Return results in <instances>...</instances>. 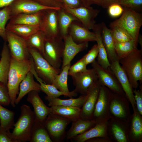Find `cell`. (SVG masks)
<instances>
[{
	"label": "cell",
	"mask_w": 142,
	"mask_h": 142,
	"mask_svg": "<svg viewBox=\"0 0 142 142\" xmlns=\"http://www.w3.org/2000/svg\"><path fill=\"white\" fill-rule=\"evenodd\" d=\"M33 66L32 57L30 59L24 61H18L11 57L7 88L10 104L13 107L16 106L15 102L20 83Z\"/></svg>",
	"instance_id": "cell-1"
},
{
	"label": "cell",
	"mask_w": 142,
	"mask_h": 142,
	"mask_svg": "<svg viewBox=\"0 0 142 142\" xmlns=\"http://www.w3.org/2000/svg\"><path fill=\"white\" fill-rule=\"evenodd\" d=\"M119 63L133 89L142 82V49H138L119 59Z\"/></svg>",
	"instance_id": "cell-2"
},
{
	"label": "cell",
	"mask_w": 142,
	"mask_h": 142,
	"mask_svg": "<svg viewBox=\"0 0 142 142\" xmlns=\"http://www.w3.org/2000/svg\"><path fill=\"white\" fill-rule=\"evenodd\" d=\"M20 109V116L14 123L11 133L12 137L16 142L29 141L36 119L34 113L29 106L23 104Z\"/></svg>",
	"instance_id": "cell-3"
},
{
	"label": "cell",
	"mask_w": 142,
	"mask_h": 142,
	"mask_svg": "<svg viewBox=\"0 0 142 142\" xmlns=\"http://www.w3.org/2000/svg\"><path fill=\"white\" fill-rule=\"evenodd\" d=\"M123 11L119 19L111 22L110 28L119 26L125 29L138 43L140 29L142 25V14L130 8L123 7Z\"/></svg>",
	"instance_id": "cell-4"
},
{
	"label": "cell",
	"mask_w": 142,
	"mask_h": 142,
	"mask_svg": "<svg viewBox=\"0 0 142 142\" xmlns=\"http://www.w3.org/2000/svg\"><path fill=\"white\" fill-rule=\"evenodd\" d=\"M28 49L33 60L34 69L38 76L44 83L52 84L61 70L53 67L37 49Z\"/></svg>",
	"instance_id": "cell-5"
},
{
	"label": "cell",
	"mask_w": 142,
	"mask_h": 142,
	"mask_svg": "<svg viewBox=\"0 0 142 142\" xmlns=\"http://www.w3.org/2000/svg\"><path fill=\"white\" fill-rule=\"evenodd\" d=\"M110 91L109 104L110 119L129 124L131 115L129 100L126 96Z\"/></svg>",
	"instance_id": "cell-6"
},
{
	"label": "cell",
	"mask_w": 142,
	"mask_h": 142,
	"mask_svg": "<svg viewBox=\"0 0 142 142\" xmlns=\"http://www.w3.org/2000/svg\"><path fill=\"white\" fill-rule=\"evenodd\" d=\"M64 47L63 39L60 37L46 38L42 56L53 67L60 70Z\"/></svg>",
	"instance_id": "cell-7"
},
{
	"label": "cell",
	"mask_w": 142,
	"mask_h": 142,
	"mask_svg": "<svg viewBox=\"0 0 142 142\" xmlns=\"http://www.w3.org/2000/svg\"><path fill=\"white\" fill-rule=\"evenodd\" d=\"M71 122L68 119L50 113L44 124L52 141L58 142L65 138L66 128Z\"/></svg>",
	"instance_id": "cell-8"
},
{
	"label": "cell",
	"mask_w": 142,
	"mask_h": 142,
	"mask_svg": "<svg viewBox=\"0 0 142 142\" xmlns=\"http://www.w3.org/2000/svg\"><path fill=\"white\" fill-rule=\"evenodd\" d=\"M6 35L12 58L19 61L26 60L31 58V56L26 40L7 30Z\"/></svg>",
	"instance_id": "cell-9"
},
{
	"label": "cell",
	"mask_w": 142,
	"mask_h": 142,
	"mask_svg": "<svg viewBox=\"0 0 142 142\" xmlns=\"http://www.w3.org/2000/svg\"><path fill=\"white\" fill-rule=\"evenodd\" d=\"M110 93L108 88L101 85L92 119L97 124L106 122L110 119L109 113Z\"/></svg>",
	"instance_id": "cell-10"
},
{
	"label": "cell",
	"mask_w": 142,
	"mask_h": 142,
	"mask_svg": "<svg viewBox=\"0 0 142 142\" xmlns=\"http://www.w3.org/2000/svg\"><path fill=\"white\" fill-rule=\"evenodd\" d=\"M91 64L92 68L97 75L101 85L106 87L115 93L126 96L120 84L110 68H103L95 60Z\"/></svg>",
	"instance_id": "cell-11"
},
{
	"label": "cell",
	"mask_w": 142,
	"mask_h": 142,
	"mask_svg": "<svg viewBox=\"0 0 142 142\" xmlns=\"http://www.w3.org/2000/svg\"><path fill=\"white\" fill-rule=\"evenodd\" d=\"M77 93L86 95L99 82L97 75L94 69H87L85 71L71 76Z\"/></svg>",
	"instance_id": "cell-12"
},
{
	"label": "cell",
	"mask_w": 142,
	"mask_h": 142,
	"mask_svg": "<svg viewBox=\"0 0 142 142\" xmlns=\"http://www.w3.org/2000/svg\"><path fill=\"white\" fill-rule=\"evenodd\" d=\"M63 8L74 16L83 25L89 30L93 29L96 24L95 19L100 12L99 10L94 9L91 6L84 5L71 8L64 4Z\"/></svg>",
	"instance_id": "cell-13"
},
{
	"label": "cell",
	"mask_w": 142,
	"mask_h": 142,
	"mask_svg": "<svg viewBox=\"0 0 142 142\" xmlns=\"http://www.w3.org/2000/svg\"><path fill=\"white\" fill-rule=\"evenodd\" d=\"M110 68L120 84L126 98L132 106L133 111L136 109V106L134 99L132 87L128 78L122 68L119 60L110 63Z\"/></svg>",
	"instance_id": "cell-14"
},
{
	"label": "cell",
	"mask_w": 142,
	"mask_h": 142,
	"mask_svg": "<svg viewBox=\"0 0 142 142\" xmlns=\"http://www.w3.org/2000/svg\"><path fill=\"white\" fill-rule=\"evenodd\" d=\"M58 10L52 9L43 10L40 30L44 33L46 38L59 37L58 20Z\"/></svg>",
	"instance_id": "cell-15"
},
{
	"label": "cell",
	"mask_w": 142,
	"mask_h": 142,
	"mask_svg": "<svg viewBox=\"0 0 142 142\" xmlns=\"http://www.w3.org/2000/svg\"><path fill=\"white\" fill-rule=\"evenodd\" d=\"M9 6L11 18L21 13H32L47 9H60L42 6L32 0H14Z\"/></svg>",
	"instance_id": "cell-16"
},
{
	"label": "cell",
	"mask_w": 142,
	"mask_h": 142,
	"mask_svg": "<svg viewBox=\"0 0 142 142\" xmlns=\"http://www.w3.org/2000/svg\"><path fill=\"white\" fill-rule=\"evenodd\" d=\"M64 47L62 56V68L70 64L75 56L78 53L86 49L88 46V42L78 44L73 40L69 34L63 39Z\"/></svg>",
	"instance_id": "cell-17"
},
{
	"label": "cell",
	"mask_w": 142,
	"mask_h": 142,
	"mask_svg": "<svg viewBox=\"0 0 142 142\" xmlns=\"http://www.w3.org/2000/svg\"><path fill=\"white\" fill-rule=\"evenodd\" d=\"M129 125V124L110 119L108 122V135L113 141L130 142Z\"/></svg>",
	"instance_id": "cell-18"
},
{
	"label": "cell",
	"mask_w": 142,
	"mask_h": 142,
	"mask_svg": "<svg viewBox=\"0 0 142 142\" xmlns=\"http://www.w3.org/2000/svg\"><path fill=\"white\" fill-rule=\"evenodd\" d=\"M89 30L79 21H75L69 26L68 32L73 40L78 44L96 41L95 34Z\"/></svg>",
	"instance_id": "cell-19"
},
{
	"label": "cell",
	"mask_w": 142,
	"mask_h": 142,
	"mask_svg": "<svg viewBox=\"0 0 142 142\" xmlns=\"http://www.w3.org/2000/svg\"><path fill=\"white\" fill-rule=\"evenodd\" d=\"M38 92L32 91L28 93L27 101L33 106L36 120L44 123L49 114L50 113V107L47 106L40 97Z\"/></svg>",
	"instance_id": "cell-20"
},
{
	"label": "cell",
	"mask_w": 142,
	"mask_h": 142,
	"mask_svg": "<svg viewBox=\"0 0 142 142\" xmlns=\"http://www.w3.org/2000/svg\"><path fill=\"white\" fill-rule=\"evenodd\" d=\"M101 86L99 82L87 93L86 100L81 108L80 117L85 119H92Z\"/></svg>",
	"instance_id": "cell-21"
},
{
	"label": "cell",
	"mask_w": 142,
	"mask_h": 142,
	"mask_svg": "<svg viewBox=\"0 0 142 142\" xmlns=\"http://www.w3.org/2000/svg\"><path fill=\"white\" fill-rule=\"evenodd\" d=\"M130 142H142V116L137 109L131 114L129 125Z\"/></svg>",
	"instance_id": "cell-22"
},
{
	"label": "cell",
	"mask_w": 142,
	"mask_h": 142,
	"mask_svg": "<svg viewBox=\"0 0 142 142\" xmlns=\"http://www.w3.org/2000/svg\"><path fill=\"white\" fill-rule=\"evenodd\" d=\"M69 129L66 133L67 140L72 139L75 136L83 134L95 126L97 124L92 119H87L80 117L72 121Z\"/></svg>",
	"instance_id": "cell-23"
},
{
	"label": "cell",
	"mask_w": 142,
	"mask_h": 142,
	"mask_svg": "<svg viewBox=\"0 0 142 142\" xmlns=\"http://www.w3.org/2000/svg\"><path fill=\"white\" fill-rule=\"evenodd\" d=\"M101 24L103 42L110 63L119 60L115 49L114 40L111 29L108 28L104 22H102Z\"/></svg>",
	"instance_id": "cell-24"
},
{
	"label": "cell",
	"mask_w": 142,
	"mask_h": 142,
	"mask_svg": "<svg viewBox=\"0 0 142 142\" xmlns=\"http://www.w3.org/2000/svg\"><path fill=\"white\" fill-rule=\"evenodd\" d=\"M43 13V10L34 13H20L12 17L8 23L38 26L40 27Z\"/></svg>",
	"instance_id": "cell-25"
},
{
	"label": "cell",
	"mask_w": 142,
	"mask_h": 142,
	"mask_svg": "<svg viewBox=\"0 0 142 142\" xmlns=\"http://www.w3.org/2000/svg\"><path fill=\"white\" fill-rule=\"evenodd\" d=\"M34 75L31 71H29L20 84V90L16 99V104H18L22 98L27 94L32 91L39 92L41 91L40 84L35 82Z\"/></svg>",
	"instance_id": "cell-26"
},
{
	"label": "cell",
	"mask_w": 142,
	"mask_h": 142,
	"mask_svg": "<svg viewBox=\"0 0 142 142\" xmlns=\"http://www.w3.org/2000/svg\"><path fill=\"white\" fill-rule=\"evenodd\" d=\"M93 30L96 36V42L98 48L97 61L99 64L105 69L110 68V64L103 42L101 23L95 24Z\"/></svg>",
	"instance_id": "cell-27"
},
{
	"label": "cell",
	"mask_w": 142,
	"mask_h": 142,
	"mask_svg": "<svg viewBox=\"0 0 142 142\" xmlns=\"http://www.w3.org/2000/svg\"><path fill=\"white\" fill-rule=\"evenodd\" d=\"M108 121L97 124L85 133L78 135L72 139L77 142H84L89 139L99 137H108Z\"/></svg>",
	"instance_id": "cell-28"
},
{
	"label": "cell",
	"mask_w": 142,
	"mask_h": 142,
	"mask_svg": "<svg viewBox=\"0 0 142 142\" xmlns=\"http://www.w3.org/2000/svg\"><path fill=\"white\" fill-rule=\"evenodd\" d=\"M5 41L1 51L0 60V83L7 87L8 76L10 68L11 55L8 44Z\"/></svg>",
	"instance_id": "cell-29"
},
{
	"label": "cell",
	"mask_w": 142,
	"mask_h": 142,
	"mask_svg": "<svg viewBox=\"0 0 142 142\" xmlns=\"http://www.w3.org/2000/svg\"><path fill=\"white\" fill-rule=\"evenodd\" d=\"M57 13L59 36L63 39L68 34L69 28L72 23L75 21H79L63 8L58 10Z\"/></svg>",
	"instance_id": "cell-30"
},
{
	"label": "cell",
	"mask_w": 142,
	"mask_h": 142,
	"mask_svg": "<svg viewBox=\"0 0 142 142\" xmlns=\"http://www.w3.org/2000/svg\"><path fill=\"white\" fill-rule=\"evenodd\" d=\"M6 29L26 40L40 28L38 26L8 23Z\"/></svg>",
	"instance_id": "cell-31"
},
{
	"label": "cell",
	"mask_w": 142,
	"mask_h": 142,
	"mask_svg": "<svg viewBox=\"0 0 142 142\" xmlns=\"http://www.w3.org/2000/svg\"><path fill=\"white\" fill-rule=\"evenodd\" d=\"M50 113L61 116L72 121L80 117L81 108L62 106H50Z\"/></svg>",
	"instance_id": "cell-32"
},
{
	"label": "cell",
	"mask_w": 142,
	"mask_h": 142,
	"mask_svg": "<svg viewBox=\"0 0 142 142\" xmlns=\"http://www.w3.org/2000/svg\"><path fill=\"white\" fill-rule=\"evenodd\" d=\"M86 95H82L76 98H71L63 99L58 98L49 97L47 96L45 99L48 102V105L53 106H62L77 107L81 108L83 106L86 98Z\"/></svg>",
	"instance_id": "cell-33"
},
{
	"label": "cell",
	"mask_w": 142,
	"mask_h": 142,
	"mask_svg": "<svg viewBox=\"0 0 142 142\" xmlns=\"http://www.w3.org/2000/svg\"><path fill=\"white\" fill-rule=\"evenodd\" d=\"M29 141L31 142H52L44 123L35 119Z\"/></svg>",
	"instance_id": "cell-34"
},
{
	"label": "cell",
	"mask_w": 142,
	"mask_h": 142,
	"mask_svg": "<svg viewBox=\"0 0 142 142\" xmlns=\"http://www.w3.org/2000/svg\"><path fill=\"white\" fill-rule=\"evenodd\" d=\"M46 38L44 33L40 29L32 35L26 40L28 48L37 49L43 55Z\"/></svg>",
	"instance_id": "cell-35"
},
{
	"label": "cell",
	"mask_w": 142,
	"mask_h": 142,
	"mask_svg": "<svg viewBox=\"0 0 142 142\" xmlns=\"http://www.w3.org/2000/svg\"><path fill=\"white\" fill-rule=\"evenodd\" d=\"M70 64L66 65L62 68V70L56 77L52 85L61 91L69 93L67 80L68 71Z\"/></svg>",
	"instance_id": "cell-36"
},
{
	"label": "cell",
	"mask_w": 142,
	"mask_h": 142,
	"mask_svg": "<svg viewBox=\"0 0 142 142\" xmlns=\"http://www.w3.org/2000/svg\"><path fill=\"white\" fill-rule=\"evenodd\" d=\"M40 85L41 91L45 93L47 96L52 98H58L61 95H64L72 98L76 95L77 93L74 90L69 93H66L58 90L52 84H46L41 80L38 81Z\"/></svg>",
	"instance_id": "cell-37"
},
{
	"label": "cell",
	"mask_w": 142,
	"mask_h": 142,
	"mask_svg": "<svg viewBox=\"0 0 142 142\" xmlns=\"http://www.w3.org/2000/svg\"><path fill=\"white\" fill-rule=\"evenodd\" d=\"M137 44L133 39L121 42L114 41L115 49L119 60L137 49Z\"/></svg>",
	"instance_id": "cell-38"
},
{
	"label": "cell",
	"mask_w": 142,
	"mask_h": 142,
	"mask_svg": "<svg viewBox=\"0 0 142 142\" xmlns=\"http://www.w3.org/2000/svg\"><path fill=\"white\" fill-rule=\"evenodd\" d=\"M0 103V126L7 131L13 127L15 113L3 107Z\"/></svg>",
	"instance_id": "cell-39"
},
{
	"label": "cell",
	"mask_w": 142,
	"mask_h": 142,
	"mask_svg": "<svg viewBox=\"0 0 142 142\" xmlns=\"http://www.w3.org/2000/svg\"><path fill=\"white\" fill-rule=\"evenodd\" d=\"M11 18L9 6L0 10V36L5 41L7 42L6 25Z\"/></svg>",
	"instance_id": "cell-40"
},
{
	"label": "cell",
	"mask_w": 142,
	"mask_h": 142,
	"mask_svg": "<svg viewBox=\"0 0 142 142\" xmlns=\"http://www.w3.org/2000/svg\"><path fill=\"white\" fill-rule=\"evenodd\" d=\"M110 29L114 41L121 42L133 39L129 33L122 27L116 26Z\"/></svg>",
	"instance_id": "cell-41"
},
{
	"label": "cell",
	"mask_w": 142,
	"mask_h": 142,
	"mask_svg": "<svg viewBox=\"0 0 142 142\" xmlns=\"http://www.w3.org/2000/svg\"><path fill=\"white\" fill-rule=\"evenodd\" d=\"M118 3L137 12L142 9V0H119Z\"/></svg>",
	"instance_id": "cell-42"
},
{
	"label": "cell",
	"mask_w": 142,
	"mask_h": 142,
	"mask_svg": "<svg viewBox=\"0 0 142 142\" xmlns=\"http://www.w3.org/2000/svg\"><path fill=\"white\" fill-rule=\"evenodd\" d=\"M87 65L83 57L76 63L70 66L68 71V75L71 76L75 74L86 71Z\"/></svg>",
	"instance_id": "cell-43"
},
{
	"label": "cell",
	"mask_w": 142,
	"mask_h": 142,
	"mask_svg": "<svg viewBox=\"0 0 142 142\" xmlns=\"http://www.w3.org/2000/svg\"><path fill=\"white\" fill-rule=\"evenodd\" d=\"M98 53V48L97 44H94L88 52L83 57L86 64L92 63L97 57Z\"/></svg>",
	"instance_id": "cell-44"
},
{
	"label": "cell",
	"mask_w": 142,
	"mask_h": 142,
	"mask_svg": "<svg viewBox=\"0 0 142 142\" xmlns=\"http://www.w3.org/2000/svg\"><path fill=\"white\" fill-rule=\"evenodd\" d=\"M44 6L57 8H63L64 4L61 0H32Z\"/></svg>",
	"instance_id": "cell-45"
},
{
	"label": "cell",
	"mask_w": 142,
	"mask_h": 142,
	"mask_svg": "<svg viewBox=\"0 0 142 142\" xmlns=\"http://www.w3.org/2000/svg\"><path fill=\"white\" fill-rule=\"evenodd\" d=\"M109 15L113 18L117 17L122 14L123 11V7L118 3L110 5L108 8Z\"/></svg>",
	"instance_id": "cell-46"
},
{
	"label": "cell",
	"mask_w": 142,
	"mask_h": 142,
	"mask_svg": "<svg viewBox=\"0 0 142 142\" xmlns=\"http://www.w3.org/2000/svg\"><path fill=\"white\" fill-rule=\"evenodd\" d=\"M140 89H133L134 99L135 101L136 108L139 113L142 115V87H140Z\"/></svg>",
	"instance_id": "cell-47"
},
{
	"label": "cell",
	"mask_w": 142,
	"mask_h": 142,
	"mask_svg": "<svg viewBox=\"0 0 142 142\" xmlns=\"http://www.w3.org/2000/svg\"><path fill=\"white\" fill-rule=\"evenodd\" d=\"M0 142H16L12 137L11 133L0 126Z\"/></svg>",
	"instance_id": "cell-48"
},
{
	"label": "cell",
	"mask_w": 142,
	"mask_h": 142,
	"mask_svg": "<svg viewBox=\"0 0 142 142\" xmlns=\"http://www.w3.org/2000/svg\"><path fill=\"white\" fill-rule=\"evenodd\" d=\"M67 7L71 8H78L83 5L79 0H61Z\"/></svg>",
	"instance_id": "cell-49"
},
{
	"label": "cell",
	"mask_w": 142,
	"mask_h": 142,
	"mask_svg": "<svg viewBox=\"0 0 142 142\" xmlns=\"http://www.w3.org/2000/svg\"><path fill=\"white\" fill-rule=\"evenodd\" d=\"M87 142H113V141L109 137H99L87 140Z\"/></svg>",
	"instance_id": "cell-50"
},
{
	"label": "cell",
	"mask_w": 142,
	"mask_h": 142,
	"mask_svg": "<svg viewBox=\"0 0 142 142\" xmlns=\"http://www.w3.org/2000/svg\"><path fill=\"white\" fill-rule=\"evenodd\" d=\"M86 7L91 6L93 4L101 6L102 0H79Z\"/></svg>",
	"instance_id": "cell-51"
},
{
	"label": "cell",
	"mask_w": 142,
	"mask_h": 142,
	"mask_svg": "<svg viewBox=\"0 0 142 142\" xmlns=\"http://www.w3.org/2000/svg\"><path fill=\"white\" fill-rule=\"evenodd\" d=\"M119 0H102L101 6L103 8H107L111 4L118 3Z\"/></svg>",
	"instance_id": "cell-52"
},
{
	"label": "cell",
	"mask_w": 142,
	"mask_h": 142,
	"mask_svg": "<svg viewBox=\"0 0 142 142\" xmlns=\"http://www.w3.org/2000/svg\"><path fill=\"white\" fill-rule=\"evenodd\" d=\"M14 0H0V8L9 6Z\"/></svg>",
	"instance_id": "cell-53"
},
{
	"label": "cell",
	"mask_w": 142,
	"mask_h": 142,
	"mask_svg": "<svg viewBox=\"0 0 142 142\" xmlns=\"http://www.w3.org/2000/svg\"><path fill=\"white\" fill-rule=\"evenodd\" d=\"M138 42L140 45L142 49V36L139 33L138 39Z\"/></svg>",
	"instance_id": "cell-54"
}]
</instances>
